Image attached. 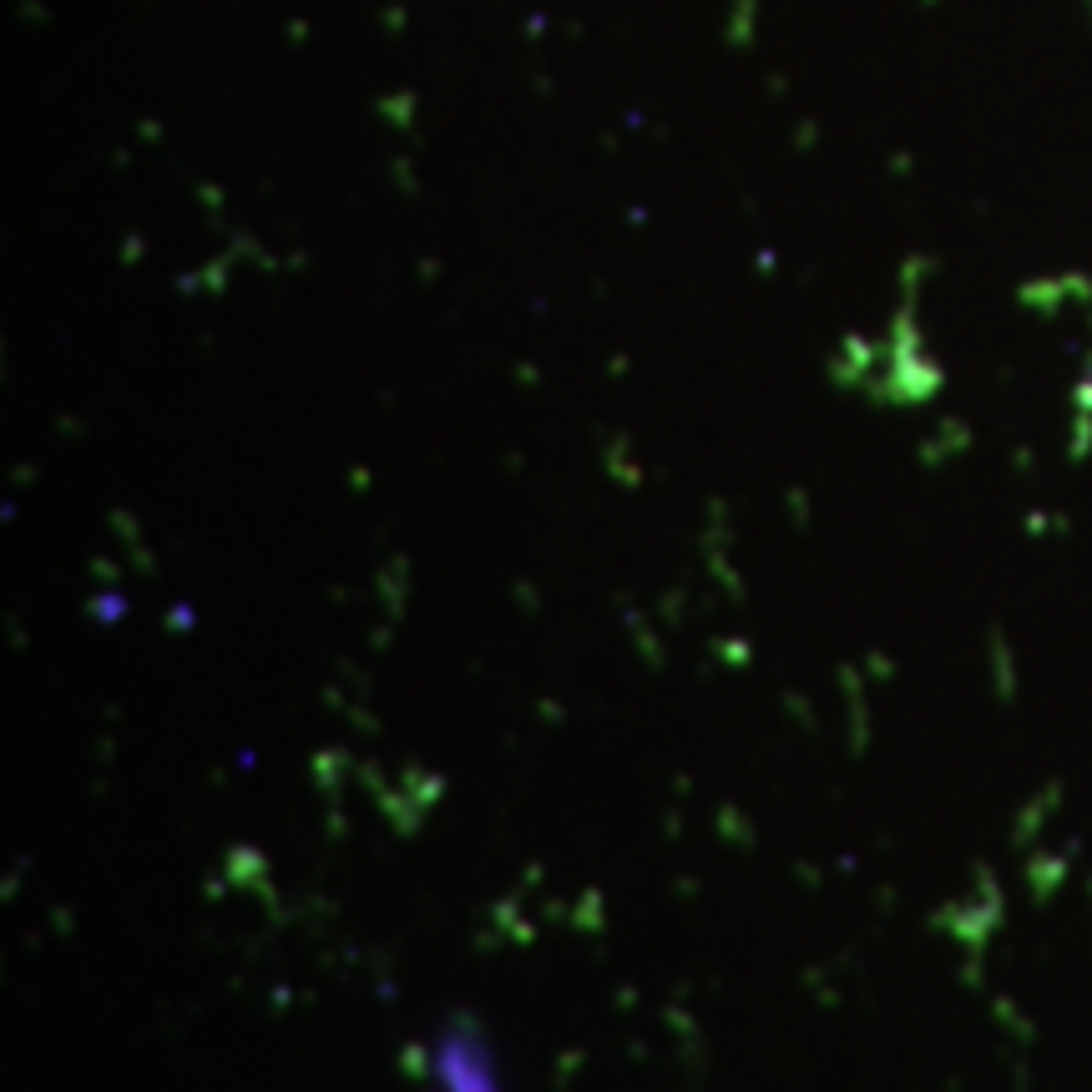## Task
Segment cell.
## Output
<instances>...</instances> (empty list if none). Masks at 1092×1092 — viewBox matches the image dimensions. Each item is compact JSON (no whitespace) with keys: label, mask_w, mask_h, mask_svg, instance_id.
<instances>
[{"label":"cell","mask_w":1092,"mask_h":1092,"mask_svg":"<svg viewBox=\"0 0 1092 1092\" xmlns=\"http://www.w3.org/2000/svg\"><path fill=\"white\" fill-rule=\"evenodd\" d=\"M91 613H96V623H116V617H122L127 613V597H96V602H91Z\"/></svg>","instance_id":"cell-2"},{"label":"cell","mask_w":1092,"mask_h":1092,"mask_svg":"<svg viewBox=\"0 0 1092 1092\" xmlns=\"http://www.w3.org/2000/svg\"><path fill=\"white\" fill-rule=\"evenodd\" d=\"M431 1073L441 1092H506L496 1073V1052H491L486 1032L476 1016H451L431 1042Z\"/></svg>","instance_id":"cell-1"}]
</instances>
